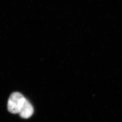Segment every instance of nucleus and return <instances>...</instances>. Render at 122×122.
I'll return each mask as SVG.
<instances>
[{
	"mask_svg": "<svg viewBox=\"0 0 122 122\" xmlns=\"http://www.w3.org/2000/svg\"><path fill=\"white\" fill-rule=\"evenodd\" d=\"M25 98L19 92L13 93L10 97L8 101L7 108L11 113H19L22 107Z\"/></svg>",
	"mask_w": 122,
	"mask_h": 122,
	"instance_id": "1",
	"label": "nucleus"
},
{
	"mask_svg": "<svg viewBox=\"0 0 122 122\" xmlns=\"http://www.w3.org/2000/svg\"><path fill=\"white\" fill-rule=\"evenodd\" d=\"M33 113L34 108L32 105L26 99L19 113L20 116L23 118H28L33 115Z\"/></svg>",
	"mask_w": 122,
	"mask_h": 122,
	"instance_id": "2",
	"label": "nucleus"
}]
</instances>
